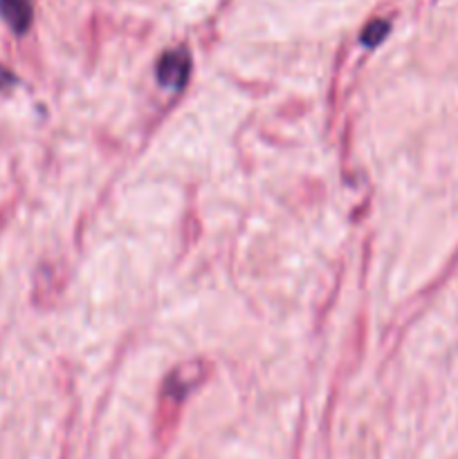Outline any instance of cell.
Instances as JSON below:
<instances>
[{
    "label": "cell",
    "mask_w": 458,
    "mask_h": 459,
    "mask_svg": "<svg viewBox=\"0 0 458 459\" xmlns=\"http://www.w3.org/2000/svg\"><path fill=\"white\" fill-rule=\"evenodd\" d=\"M12 83H16V76L12 74V72L7 70L5 66H0V90H5V88H10Z\"/></svg>",
    "instance_id": "277c9868"
},
{
    "label": "cell",
    "mask_w": 458,
    "mask_h": 459,
    "mask_svg": "<svg viewBox=\"0 0 458 459\" xmlns=\"http://www.w3.org/2000/svg\"><path fill=\"white\" fill-rule=\"evenodd\" d=\"M0 16L16 34H25L32 25V0H0Z\"/></svg>",
    "instance_id": "7a4b0ae2"
},
{
    "label": "cell",
    "mask_w": 458,
    "mask_h": 459,
    "mask_svg": "<svg viewBox=\"0 0 458 459\" xmlns=\"http://www.w3.org/2000/svg\"><path fill=\"white\" fill-rule=\"evenodd\" d=\"M191 74V57L186 50H169L162 54V58L158 61V76L160 86L169 88V90H180L189 81Z\"/></svg>",
    "instance_id": "6da1fadb"
},
{
    "label": "cell",
    "mask_w": 458,
    "mask_h": 459,
    "mask_svg": "<svg viewBox=\"0 0 458 459\" xmlns=\"http://www.w3.org/2000/svg\"><path fill=\"white\" fill-rule=\"evenodd\" d=\"M387 34H389L387 20H373V23H368L367 29H364L362 43L367 45V48H375V45H380L382 41L387 38Z\"/></svg>",
    "instance_id": "3957f363"
}]
</instances>
